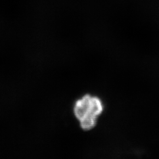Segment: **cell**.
Wrapping results in <instances>:
<instances>
[{
  "instance_id": "6da1fadb",
  "label": "cell",
  "mask_w": 159,
  "mask_h": 159,
  "mask_svg": "<svg viewBox=\"0 0 159 159\" xmlns=\"http://www.w3.org/2000/svg\"><path fill=\"white\" fill-rule=\"evenodd\" d=\"M103 110L102 102L96 97L85 95L75 102L74 114L84 130L92 129L96 124L98 116Z\"/></svg>"
}]
</instances>
